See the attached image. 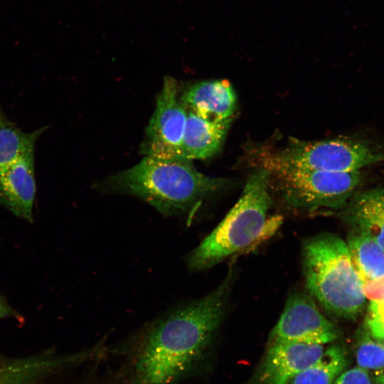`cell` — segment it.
<instances>
[{"label":"cell","mask_w":384,"mask_h":384,"mask_svg":"<svg viewBox=\"0 0 384 384\" xmlns=\"http://www.w3.org/2000/svg\"><path fill=\"white\" fill-rule=\"evenodd\" d=\"M183 137L177 159H205L215 154L220 148L231 119L211 121L187 111Z\"/></svg>","instance_id":"cell-13"},{"label":"cell","mask_w":384,"mask_h":384,"mask_svg":"<svg viewBox=\"0 0 384 384\" xmlns=\"http://www.w3.org/2000/svg\"><path fill=\"white\" fill-rule=\"evenodd\" d=\"M341 210L340 216L351 230L370 237L384 250V182L356 192Z\"/></svg>","instance_id":"cell-12"},{"label":"cell","mask_w":384,"mask_h":384,"mask_svg":"<svg viewBox=\"0 0 384 384\" xmlns=\"http://www.w3.org/2000/svg\"><path fill=\"white\" fill-rule=\"evenodd\" d=\"M34 151L0 173V203L16 216L33 222L36 196Z\"/></svg>","instance_id":"cell-10"},{"label":"cell","mask_w":384,"mask_h":384,"mask_svg":"<svg viewBox=\"0 0 384 384\" xmlns=\"http://www.w3.org/2000/svg\"><path fill=\"white\" fill-rule=\"evenodd\" d=\"M228 183L201 174L189 160L145 156L137 164L107 178L103 188L140 198L164 216L189 220L205 199Z\"/></svg>","instance_id":"cell-2"},{"label":"cell","mask_w":384,"mask_h":384,"mask_svg":"<svg viewBox=\"0 0 384 384\" xmlns=\"http://www.w3.org/2000/svg\"><path fill=\"white\" fill-rule=\"evenodd\" d=\"M8 317H15L18 319V314L8 304L6 299L0 295V319Z\"/></svg>","instance_id":"cell-21"},{"label":"cell","mask_w":384,"mask_h":384,"mask_svg":"<svg viewBox=\"0 0 384 384\" xmlns=\"http://www.w3.org/2000/svg\"><path fill=\"white\" fill-rule=\"evenodd\" d=\"M2 117H3V115L1 114H0V121H1V118H2Z\"/></svg>","instance_id":"cell-23"},{"label":"cell","mask_w":384,"mask_h":384,"mask_svg":"<svg viewBox=\"0 0 384 384\" xmlns=\"http://www.w3.org/2000/svg\"><path fill=\"white\" fill-rule=\"evenodd\" d=\"M348 358L343 348L332 345L314 363L296 375L288 384H334L346 369Z\"/></svg>","instance_id":"cell-15"},{"label":"cell","mask_w":384,"mask_h":384,"mask_svg":"<svg viewBox=\"0 0 384 384\" xmlns=\"http://www.w3.org/2000/svg\"><path fill=\"white\" fill-rule=\"evenodd\" d=\"M270 173L262 167L249 177L241 196L220 223L192 250L188 270H208L226 259L250 250L273 235L282 217L269 215Z\"/></svg>","instance_id":"cell-3"},{"label":"cell","mask_w":384,"mask_h":384,"mask_svg":"<svg viewBox=\"0 0 384 384\" xmlns=\"http://www.w3.org/2000/svg\"><path fill=\"white\" fill-rule=\"evenodd\" d=\"M232 275L206 296L170 309L137 332L125 384H176L189 372L219 329Z\"/></svg>","instance_id":"cell-1"},{"label":"cell","mask_w":384,"mask_h":384,"mask_svg":"<svg viewBox=\"0 0 384 384\" xmlns=\"http://www.w3.org/2000/svg\"><path fill=\"white\" fill-rule=\"evenodd\" d=\"M261 161L329 172H350L384 161V149L366 139L336 138L317 142L294 139Z\"/></svg>","instance_id":"cell-6"},{"label":"cell","mask_w":384,"mask_h":384,"mask_svg":"<svg viewBox=\"0 0 384 384\" xmlns=\"http://www.w3.org/2000/svg\"><path fill=\"white\" fill-rule=\"evenodd\" d=\"M323 345L272 341L255 376V384H288L324 353Z\"/></svg>","instance_id":"cell-9"},{"label":"cell","mask_w":384,"mask_h":384,"mask_svg":"<svg viewBox=\"0 0 384 384\" xmlns=\"http://www.w3.org/2000/svg\"><path fill=\"white\" fill-rule=\"evenodd\" d=\"M180 100L187 111L211 121L232 119L236 107L235 91L227 80L196 83Z\"/></svg>","instance_id":"cell-11"},{"label":"cell","mask_w":384,"mask_h":384,"mask_svg":"<svg viewBox=\"0 0 384 384\" xmlns=\"http://www.w3.org/2000/svg\"><path fill=\"white\" fill-rule=\"evenodd\" d=\"M373 380L374 384H384V369L378 370Z\"/></svg>","instance_id":"cell-22"},{"label":"cell","mask_w":384,"mask_h":384,"mask_svg":"<svg viewBox=\"0 0 384 384\" xmlns=\"http://www.w3.org/2000/svg\"><path fill=\"white\" fill-rule=\"evenodd\" d=\"M187 114V110L178 97L176 80L166 78L142 143V149L145 156L177 159Z\"/></svg>","instance_id":"cell-7"},{"label":"cell","mask_w":384,"mask_h":384,"mask_svg":"<svg viewBox=\"0 0 384 384\" xmlns=\"http://www.w3.org/2000/svg\"><path fill=\"white\" fill-rule=\"evenodd\" d=\"M357 366L366 370L384 369V343L375 339L363 324L356 334Z\"/></svg>","instance_id":"cell-17"},{"label":"cell","mask_w":384,"mask_h":384,"mask_svg":"<svg viewBox=\"0 0 384 384\" xmlns=\"http://www.w3.org/2000/svg\"><path fill=\"white\" fill-rule=\"evenodd\" d=\"M262 167L270 173V178L284 203L307 211L318 209L341 210L347 204L363 180L359 171L329 172L299 169L271 161H261Z\"/></svg>","instance_id":"cell-5"},{"label":"cell","mask_w":384,"mask_h":384,"mask_svg":"<svg viewBox=\"0 0 384 384\" xmlns=\"http://www.w3.org/2000/svg\"><path fill=\"white\" fill-rule=\"evenodd\" d=\"M334 384H374L368 370L358 366L346 369Z\"/></svg>","instance_id":"cell-19"},{"label":"cell","mask_w":384,"mask_h":384,"mask_svg":"<svg viewBox=\"0 0 384 384\" xmlns=\"http://www.w3.org/2000/svg\"><path fill=\"white\" fill-rule=\"evenodd\" d=\"M302 270L310 294L331 314L353 320L363 312L366 297L346 242L328 233L304 240Z\"/></svg>","instance_id":"cell-4"},{"label":"cell","mask_w":384,"mask_h":384,"mask_svg":"<svg viewBox=\"0 0 384 384\" xmlns=\"http://www.w3.org/2000/svg\"><path fill=\"white\" fill-rule=\"evenodd\" d=\"M363 287L366 298L384 302V277L365 282Z\"/></svg>","instance_id":"cell-20"},{"label":"cell","mask_w":384,"mask_h":384,"mask_svg":"<svg viewBox=\"0 0 384 384\" xmlns=\"http://www.w3.org/2000/svg\"><path fill=\"white\" fill-rule=\"evenodd\" d=\"M346 244L363 284L384 277V250L375 240L351 230Z\"/></svg>","instance_id":"cell-14"},{"label":"cell","mask_w":384,"mask_h":384,"mask_svg":"<svg viewBox=\"0 0 384 384\" xmlns=\"http://www.w3.org/2000/svg\"><path fill=\"white\" fill-rule=\"evenodd\" d=\"M339 336L338 329L321 313L311 297L296 292L288 297L270 340L324 346Z\"/></svg>","instance_id":"cell-8"},{"label":"cell","mask_w":384,"mask_h":384,"mask_svg":"<svg viewBox=\"0 0 384 384\" xmlns=\"http://www.w3.org/2000/svg\"><path fill=\"white\" fill-rule=\"evenodd\" d=\"M363 324L375 339L384 343V302L370 301Z\"/></svg>","instance_id":"cell-18"},{"label":"cell","mask_w":384,"mask_h":384,"mask_svg":"<svg viewBox=\"0 0 384 384\" xmlns=\"http://www.w3.org/2000/svg\"><path fill=\"white\" fill-rule=\"evenodd\" d=\"M45 128L25 133L3 116L0 121V173L28 152Z\"/></svg>","instance_id":"cell-16"}]
</instances>
